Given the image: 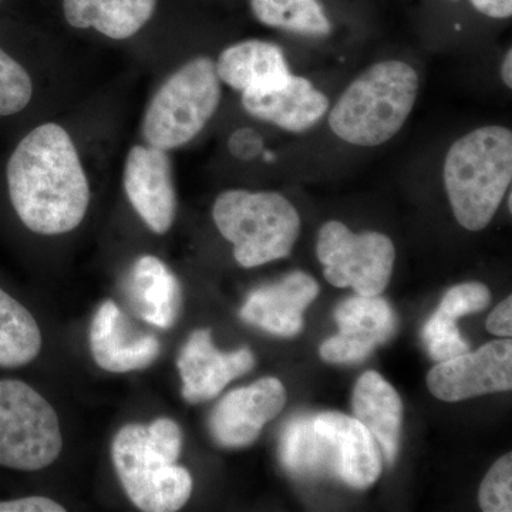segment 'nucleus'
<instances>
[{
	"label": "nucleus",
	"mask_w": 512,
	"mask_h": 512,
	"mask_svg": "<svg viewBox=\"0 0 512 512\" xmlns=\"http://www.w3.org/2000/svg\"><path fill=\"white\" fill-rule=\"evenodd\" d=\"M10 201L20 221L40 235L79 227L90 204V185L72 137L59 124L33 128L9 158Z\"/></svg>",
	"instance_id": "f257e3e1"
},
{
	"label": "nucleus",
	"mask_w": 512,
	"mask_h": 512,
	"mask_svg": "<svg viewBox=\"0 0 512 512\" xmlns=\"http://www.w3.org/2000/svg\"><path fill=\"white\" fill-rule=\"evenodd\" d=\"M183 433L174 420L127 424L111 446L114 468L124 491L138 510L174 512L190 500L192 478L177 466Z\"/></svg>",
	"instance_id": "f03ea898"
},
{
	"label": "nucleus",
	"mask_w": 512,
	"mask_h": 512,
	"mask_svg": "<svg viewBox=\"0 0 512 512\" xmlns=\"http://www.w3.org/2000/svg\"><path fill=\"white\" fill-rule=\"evenodd\" d=\"M512 180V133L477 128L448 150L444 184L458 224L481 231L493 220Z\"/></svg>",
	"instance_id": "7ed1b4c3"
},
{
	"label": "nucleus",
	"mask_w": 512,
	"mask_h": 512,
	"mask_svg": "<svg viewBox=\"0 0 512 512\" xmlns=\"http://www.w3.org/2000/svg\"><path fill=\"white\" fill-rule=\"evenodd\" d=\"M419 76L410 64L386 60L350 84L329 114L333 133L346 143L376 147L396 136L412 113Z\"/></svg>",
	"instance_id": "20e7f679"
},
{
	"label": "nucleus",
	"mask_w": 512,
	"mask_h": 512,
	"mask_svg": "<svg viewBox=\"0 0 512 512\" xmlns=\"http://www.w3.org/2000/svg\"><path fill=\"white\" fill-rule=\"evenodd\" d=\"M212 217L222 237L234 245L235 259L244 268L285 258L301 231L298 211L278 192H222Z\"/></svg>",
	"instance_id": "39448f33"
},
{
	"label": "nucleus",
	"mask_w": 512,
	"mask_h": 512,
	"mask_svg": "<svg viewBox=\"0 0 512 512\" xmlns=\"http://www.w3.org/2000/svg\"><path fill=\"white\" fill-rule=\"evenodd\" d=\"M221 103V83L210 57H195L171 74L144 113L148 146L173 150L194 140Z\"/></svg>",
	"instance_id": "423d86ee"
},
{
	"label": "nucleus",
	"mask_w": 512,
	"mask_h": 512,
	"mask_svg": "<svg viewBox=\"0 0 512 512\" xmlns=\"http://www.w3.org/2000/svg\"><path fill=\"white\" fill-rule=\"evenodd\" d=\"M59 417L28 383L0 380V467L39 471L62 453Z\"/></svg>",
	"instance_id": "0eeeda50"
},
{
	"label": "nucleus",
	"mask_w": 512,
	"mask_h": 512,
	"mask_svg": "<svg viewBox=\"0 0 512 512\" xmlns=\"http://www.w3.org/2000/svg\"><path fill=\"white\" fill-rule=\"evenodd\" d=\"M316 254L329 284L360 296H379L386 289L396 259L392 239L379 232L353 234L339 221L320 228Z\"/></svg>",
	"instance_id": "6e6552de"
},
{
	"label": "nucleus",
	"mask_w": 512,
	"mask_h": 512,
	"mask_svg": "<svg viewBox=\"0 0 512 512\" xmlns=\"http://www.w3.org/2000/svg\"><path fill=\"white\" fill-rule=\"evenodd\" d=\"M427 386L443 402L507 392L512 387V342L494 340L477 352L443 360L427 375Z\"/></svg>",
	"instance_id": "1a4fd4ad"
},
{
	"label": "nucleus",
	"mask_w": 512,
	"mask_h": 512,
	"mask_svg": "<svg viewBox=\"0 0 512 512\" xmlns=\"http://www.w3.org/2000/svg\"><path fill=\"white\" fill-rule=\"evenodd\" d=\"M286 390L274 377H265L222 397L210 417L212 439L218 446H251L266 423L284 410Z\"/></svg>",
	"instance_id": "9d476101"
},
{
	"label": "nucleus",
	"mask_w": 512,
	"mask_h": 512,
	"mask_svg": "<svg viewBox=\"0 0 512 512\" xmlns=\"http://www.w3.org/2000/svg\"><path fill=\"white\" fill-rule=\"evenodd\" d=\"M124 190L134 210L158 235L170 231L177 211L173 168L167 151L134 146L124 167Z\"/></svg>",
	"instance_id": "9b49d317"
},
{
	"label": "nucleus",
	"mask_w": 512,
	"mask_h": 512,
	"mask_svg": "<svg viewBox=\"0 0 512 512\" xmlns=\"http://www.w3.org/2000/svg\"><path fill=\"white\" fill-rule=\"evenodd\" d=\"M339 333L320 346L329 363H357L392 338L397 320L392 306L377 296H360L340 303L335 311Z\"/></svg>",
	"instance_id": "f8f14e48"
},
{
	"label": "nucleus",
	"mask_w": 512,
	"mask_h": 512,
	"mask_svg": "<svg viewBox=\"0 0 512 512\" xmlns=\"http://www.w3.org/2000/svg\"><path fill=\"white\" fill-rule=\"evenodd\" d=\"M90 348L97 366L111 373L147 369L161 353L160 340L131 325L119 305L110 299L94 313Z\"/></svg>",
	"instance_id": "ddd939ff"
},
{
	"label": "nucleus",
	"mask_w": 512,
	"mask_h": 512,
	"mask_svg": "<svg viewBox=\"0 0 512 512\" xmlns=\"http://www.w3.org/2000/svg\"><path fill=\"white\" fill-rule=\"evenodd\" d=\"M255 365V357L248 348L224 353L215 348L211 332L200 329L192 333L178 357V372L183 380V397L188 403H202L214 399L238 377L244 376Z\"/></svg>",
	"instance_id": "4468645a"
},
{
	"label": "nucleus",
	"mask_w": 512,
	"mask_h": 512,
	"mask_svg": "<svg viewBox=\"0 0 512 512\" xmlns=\"http://www.w3.org/2000/svg\"><path fill=\"white\" fill-rule=\"evenodd\" d=\"M319 293V285L303 272H293L279 284L256 289L242 306L241 318L272 335L291 338L303 328V312Z\"/></svg>",
	"instance_id": "2eb2a0df"
},
{
	"label": "nucleus",
	"mask_w": 512,
	"mask_h": 512,
	"mask_svg": "<svg viewBox=\"0 0 512 512\" xmlns=\"http://www.w3.org/2000/svg\"><path fill=\"white\" fill-rule=\"evenodd\" d=\"M313 426L335 451L338 476L353 488L370 487L382 473L379 448L370 431L355 417L336 412L313 417Z\"/></svg>",
	"instance_id": "dca6fc26"
},
{
	"label": "nucleus",
	"mask_w": 512,
	"mask_h": 512,
	"mask_svg": "<svg viewBox=\"0 0 512 512\" xmlns=\"http://www.w3.org/2000/svg\"><path fill=\"white\" fill-rule=\"evenodd\" d=\"M242 106L255 119L302 133L322 120L329 100L309 80L289 74L285 82L272 89L242 93Z\"/></svg>",
	"instance_id": "f3484780"
},
{
	"label": "nucleus",
	"mask_w": 512,
	"mask_h": 512,
	"mask_svg": "<svg viewBox=\"0 0 512 512\" xmlns=\"http://www.w3.org/2000/svg\"><path fill=\"white\" fill-rule=\"evenodd\" d=\"M130 308L148 325L168 329L180 315L181 286L161 259L153 255L138 258L124 285Z\"/></svg>",
	"instance_id": "a211bd4d"
},
{
	"label": "nucleus",
	"mask_w": 512,
	"mask_h": 512,
	"mask_svg": "<svg viewBox=\"0 0 512 512\" xmlns=\"http://www.w3.org/2000/svg\"><path fill=\"white\" fill-rule=\"evenodd\" d=\"M215 69L222 82L242 93L272 89L291 74L281 47L264 40H244L227 47Z\"/></svg>",
	"instance_id": "6ab92c4d"
},
{
	"label": "nucleus",
	"mask_w": 512,
	"mask_h": 512,
	"mask_svg": "<svg viewBox=\"0 0 512 512\" xmlns=\"http://www.w3.org/2000/svg\"><path fill=\"white\" fill-rule=\"evenodd\" d=\"M355 419L382 447L384 458L396 460L402 434L403 404L399 394L379 373L366 372L357 380L352 399Z\"/></svg>",
	"instance_id": "aec40b11"
},
{
	"label": "nucleus",
	"mask_w": 512,
	"mask_h": 512,
	"mask_svg": "<svg viewBox=\"0 0 512 512\" xmlns=\"http://www.w3.org/2000/svg\"><path fill=\"white\" fill-rule=\"evenodd\" d=\"M490 302V291L478 282L451 288L423 329V340L429 355L437 362H443L470 352V346L457 328V319L484 311Z\"/></svg>",
	"instance_id": "412c9836"
},
{
	"label": "nucleus",
	"mask_w": 512,
	"mask_h": 512,
	"mask_svg": "<svg viewBox=\"0 0 512 512\" xmlns=\"http://www.w3.org/2000/svg\"><path fill=\"white\" fill-rule=\"evenodd\" d=\"M157 0H63L64 18L77 29H96L124 40L136 35L153 18Z\"/></svg>",
	"instance_id": "4be33fe9"
},
{
	"label": "nucleus",
	"mask_w": 512,
	"mask_h": 512,
	"mask_svg": "<svg viewBox=\"0 0 512 512\" xmlns=\"http://www.w3.org/2000/svg\"><path fill=\"white\" fill-rule=\"evenodd\" d=\"M279 457L289 473L296 477L338 476L335 451L313 426L312 416L293 419L282 431Z\"/></svg>",
	"instance_id": "5701e85b"
},
{
	"label": "nucleus",
	"mask_w": 512,
	"mask_h": 512,
	"mask_svg": "<svg viewBox=\"0 0 512 512\" xmlns=\"http://www.w3.org/2000/svg\"><path fill=\"white\" fill-rule=\"evenodd\" d=\"M42 332L32 313L0 288V367L29 365L42 350Z\"/></svg>",
	"instance_id": "b1692460"
},
{
	"label": "nucleus",
	"mask_w": 512,
	"mask_h": 512,
	"mask_svg": "<svg viewBox=\"0 0 512 512\" xmlns=\"http://www.w3.org/2000/svg\"><path fill=\"white\" fill-rule=\"evenodd\" d=\"M255 18L271 28L305 36L329 35L332 26L318 0H251Z\"/></svg>",
	"instance_id": "393cba45"
},
{
	"label": "nucleus",
	"mask_w": 512,
	"mask_h": 512,
	"mask_svg": "<svg viewBox=\"0 0 512 512\" xmlns=\"http://www.w3.org/2000/svg\"><path fill=\"white\" fill-rule=\"evenodd\" d=\"M32 96L28 70L0 47V117L20 113L28 107Z\"/></svg>",
	"instance_id": "a878e982"
},
{
	"label": "nucleus",
	"mask_w": 512,
	"mask_h": 512,
	"mask_svg": "<svg viewBox=\"0 0 512 512\" xmlns=\"http://www.w3.org/2000/svg\"><path fill=\"white\" fill-rule=\"evenodd\" d=\"M512 454L501 457L491 467L480 487L478 501L485 512L512 511Z\"/></svg>",
	"instance_id": "bb28decb"
},
{
	"label": "nucleus",
	"mask_w": 512,
	"mask_h": 512,
	"mask_svg": "<svg viewBox=\"0 0 512 512\" xmlns=\"http://www.w3.org/2000/svg\"><path fill=\"white\" fill-rule=\"evenodd\" d=\"M229 153L241 161H251L264 151V138L254 128H238L228 140Z\"/></svg>",
	"instance_id": "cd10ccee"
},
{
	"label": "nucleus",
	"mask_w": 512,
	"mask_h": 512,
	"mask_svg": "<svg viewBox=\"0 0 512 512\" xmlns=\"http://www.w3.org/2000/svg\"><path fill=\"white\" fill-rule=\"evenodd\" d=\"M66 508L42 495L0 501V512H64Z\"/></svg>",
	"instance_id": "c85d7f7f"
},
{
	"label": "nucleus",
	"mask_w": 512,
	"mask_h": 512,
	"mask_svg": "<svg viewBox=\"0 0 512 512\" xmlns=\"http://www.w3.org/2000/svg\"><path fill=\"white\" fill-rule=\"evenodd\" d=\"M487 330L495 336H503V338H511L512 335V298L508 296L505 301L501 302L493 313L488 316L485 322Z\"/></svg>",
	"instance_id": "c756f323"
},
{
	"label": "nucleus",
	"mask_w": 512,
	"mask_h": 512,
	"mask_svg": "<svg viewBox=\"0 0 512 512\" xmlns=\"http://www.w3.org/2000/svg\"><path fill=\"white\" fill-rule=\"evenodd\" d=\"M474 8L488 18L507 19L512 15V0H470Z\"/></svg>",
	"instance_id": "7c9ffc66"
},
{
	"label": "nucleus",
	"mask_w": 512,
	"mask_h": 512,
	"mask_svg": "<svg viewBox=\"0 0 512 512\" xmlns=\"http://www.w3.org/2000/svg\"><path fill=\"white\" fill-rule=\"evenodd\" d=\"M501 74H503L504 84L507 87H512V50H508L505 56L503 67H501Z\"/></svg>",
	"instance_id": "2f4dec72"
},
{
	"label": "nucleus",
	"mask_w": 512,
	"mask_h": 512,
	"mask_svg": "<svg viewBox=\"0 0 512 512\" xmlns=\"http://www.w3.org/2000/svg\"><path fill=\"white\" fill-rule=\"evenodd\" d=\"M0 2H2V0H0Z\"/></svg>",
	"instance_id": "473e14b6"
}]
</instances>
